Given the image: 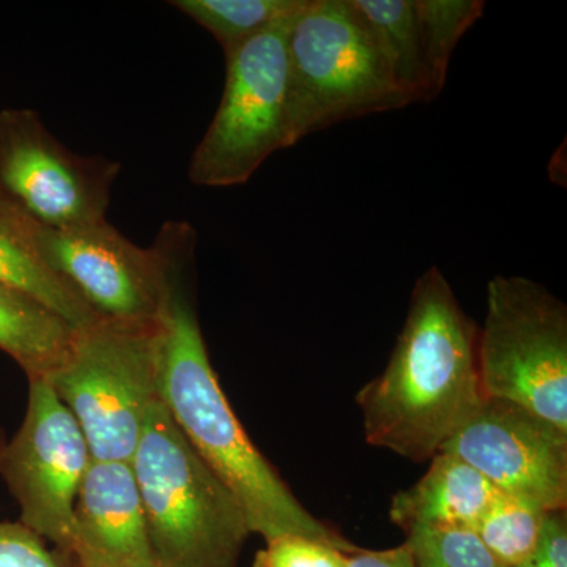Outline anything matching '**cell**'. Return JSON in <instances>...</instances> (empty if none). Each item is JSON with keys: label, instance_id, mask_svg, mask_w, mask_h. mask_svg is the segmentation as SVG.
I'll return each mask as SVG.
<instances>
[{"label": "cell", "instance_id": "cell-22", "mask_svg": "<svg viewBox=\"0 0 567 567\" xmlns=\"http://www.w3.org/2000/svg\"><path fill=\"white\" fill-rule=\"evenodd\" d=\"M347 555L308 537L281 536L265 543L252 567H347Z\"/></svg>", "mask_w": 567, "mask_h": 567}, {"label": "cell", "instance_id": "cell-20", "mask_svg": "<svg viewBox=\"0 0 567 567\" xmlns=\"http://www.w3.org/2000/svg\"><path fill=\"white\" fill-rule=\"evenodd\" d=\"M405 536L416 567H507L473 529L417 528Z\"/></svg>", "mask_w": 567, "mask_h": 567}, {"label": "cell", "instance_id": "cell-8", "mask_svg": "<svg viewBox=\"0 0 567 567\" xmlns=\"http://www.w3.org/2000/svg\"><path fill=\"white\" fill-rule=\"evenodd\" d=\"M121 163L66 148L29 107L0 110V197L48 229L102 223Z\"/></svg>", "mask_w": 567, "mask_h": 567}, {"label": "cell", "instance_id": "cell-14", "mask_svg": "<svg viewBox=\"0 0 567 567\" xmlns=\"http://www.w3.org/2000/svg\"><path fill=\"white\" fill-rule=\"evenodd\" d=\"M78 331L43 301L0 281V350L29 380L51 375L69 357Z\"/></svg>", "mask_w": 567, "mask_h": 567}, {"label": "cell", "instance_id": "cell-24", "mask_svg": "<svg viewBox=\"0 0 567 567\" xmlns=\"http://www.w3.org/2000/svg\"><path fill=\"white\" fill-rule=\"evenodd\" d=\"M347 567H416L412 548L404 543L386 550L358 548L347 555Z\"/></svg>", "mask_w": 567, "mask_h": 567}, {"label": "cell", "instance_id": "cell-23", "mask_svg": "<svg viewBox=\"0 0 567 567\" xmlns=\"http://www.w3.org/2000/svg\"><path fill=\"white\" fill-rule=\"evenodd\" d=\"M518 567H567L566 509L548 513L536 554Z\"/></svg>", "mask_w": 567, "mask_h": 567}, {"label": "cell", "instance_id": "cell-17", "mask_svg": "<svg viewBox=\"0 0 567 567\" xmlns=\"http://www.w3.org/2000/svg\"><path fill=\"white\" fill-rule=\"evenodd\" d=\"M305 0H173L169 6L212 33L229 58L276 22L297 13Z\"/></svg>", "mask_w": 567, "mask_h": 567}, {"label": "cell", "instance_id": "cell-19", "mask_svg": "<svg viewBox=\"0 0 567 567\" xmlns=\"http://www.w3.org/2000/svg\"><path fill=\"white\" fill-rule=\"evenodd\" d=\"M425 69L435 99L445 87L451 55L486 10L483 0H415Z\"/></svg>", "mask_w": 567, "mask_h": 567}, {"label": "cell", "instance_id": "cell-15", "mask_svg": "<svg viewBox=\"0 0 567 567\" xmlns=\"http://www.w3.org/2000/svg\"><path fill=\"white\" fill-rule=\"evenodd\" d=\"M35 227L0 197V281L31 293L78 330L99 322L91 308L41 262Z\"/></svg>", "mask_w": 567, "mask_h": 567}, {"label": "cell", "instance_id": "cell-10", "mask_svg": "<svg viewBox=\"0 0 567 567\" xmlns=\"http://www.w3.org/2000/svg\"><path fill=\"white\" fill-rule=\"evenodd\" d=\"M37 254L100 320L156 322L166 276L153 246L141 248L107 219L85 226L35 227Z\"/></svg>", "mask_w": 567, "mask_h": 567}, {"label": "cell", "instance_id": "cell-16", "mask_svg": "<svg viewBox=\"0 0 567 567\" xmlns=\"http://www.w3.org/2000/svg\"><path fill=\"white\" fill-rule=\"evenodd\" d=\"M360 11L393 80L409 103L435 99L425 69L415 0H352Z\"/></svg>", "mask_w": 567, "mask_h": 567}, {"label": "cell", "instance_id": "cell-13", "mask_svg": "<svg viewBox=\"0 0 567 567\" xmlns=\"http://www.w3.org/2000/svg\"><path fill=\"white\" fill-rule=\"evenodd\" d=\"M473 466L439 451L425 475L391 499V522L404 533L417 528L475 529L498 496Z\"/></svg>", "mask_w": 567, "mask_h": 567}, {"label": "cell", "instance_id": "cell-11", "mask_svg": "<svg viewBox=\"0 0 567 567\" xmlns=\"http://www.w3.org/2000/svg\"><path fill=\"white\" fill-rule=\"evenodd\" d=\"M502 492L546 513L567 505V432L525 406L486 398L443 445Z\"/></svg>", "mask_w": 567, "mask_h": 567}, {"label": "cell", "instance_id": "cell-6", "mask_svg": "<svg viewBox=\"0 0 567 567\" xmlns=\"http://www.w3.org/2000/svg\"><path fill=\"white\" fill-rule=\"evenodd\" d=\"M486 398L525 406L567 432V308L543 284L495 276L480 330Z\"/></svg>", "mask_w": 567, "mask_h": 567}, {"label": "cell", "instance_id": "cell-7", "mask_svg": "<svg viewBox=\"0 0 567 567\" xmlns=\"http://www.w3.org/2000/svg\"><path fill=\"white\" fill-rule=\"evenodd\" d=\"M297 13L226 58L221 103L189 162L193 185H245L274 153L287 148V40Z\"/></svg>", "mask_w": 567, "mask_h": 567}, {"label": "cell", "instance_id": "cell-21", "mask_svg": "<svg viewBox=\"0 0 567 567\" xmlns=\"http://www.w3.org/2000/svg\"><path fill=\"white\" fill-rule=\"evenodd\" d=\"M6 431L0 427V454L6 446ZM0 567H80L76 558L24 527L21 522L0 520Z\"/></svg>", "mask_w": 567, "mask_h": 567}, {"label": "cell", "instance_id": "cell-5", "mask_svg": "<svg viewBox=\"0 0 567 567\" xmlns=\"http://www.w3.org/2000/svg\"><path fill=\"white\" fill-rule=\"evenodd\" d=\"M162 347L156 322L99 320L47 382L76 417L93 461L130 462L159 401Z\"/></svg>", "mask_w": 567, "mask_h": 567}, {"label": "cell", "instance_id": "cell-4", "mask_svg": "<svg viewBox=\"0 0 567 567\" xmlns=\"http://www.w3.org/2000/svg\"><path fill=\"white\" fill-rule=\"evenodd\" d=\"M406 104L352 0H306L287 40V148L338 123Z\"/></svg>", "mask_w": 567, "mask_h": 567}, {"label": "cell", "instance_id": "cell-18", "mask_svg": "<svg viewBox=\"0 0 567 567\" xmlns=\"http://www.w3.org/2000/svg\"><path fill=\"white\" fill-rule=\"evenodd\" d=\"M548 513L499 492L473 532L503 565L518 567L539 547Z\"/></svg>", "mask_w": 567, "mask_h": 567}, {"label": "cell", "instance_id": "cell-9", "mask_svg": "<svg viewBox=\"0 0 567 567\" xmlns=\"http://www.w3.org/2000/svg\"><path fill=\"white\" fill-rule=\"evenodd\" d=\"M92 461L76 417L50 383L29 380L28 409L0 454V477L20 505L21 524L70 555L74 505Z\"/></svg>", "mask_w": 567, "mask_h": 567}, {"label": "cell", "instance_id": "cell-12", "mask_svg": "<svg viewBox=\"0 0 567 567\" xmlns=\"http://www.w3.org/2000/svg\"><path fill=\"white\" fill-rule=\"evenodd\" d=\"M70 551L80 567H155L130 462L92 461L74 505Z\"/></svg>", "mask_w": 567, "mask_h": 567}, {"label": "cell", "instance_id": "cell-3", "mask_svg": "<svg viewBox=\"0 0 567 567\" xmlns=\"http://www.w3.org/2000/svg\"><path fill=\"white\" fill-rule=\"evenodd\" d=\"M155 567H237L252 535L244 507L205 465L162 399L132 461Z\"/></svg>", "mask_w": 567, "mask_h": 567}, {"label": "cell", "instance_id": "cell-1", "mask_svg": "<svg viewBox=\"0 0 567 567\" xmlns=\"http://www.w3.org/2000/svg\"><path fill=\"white\" fill-rule=\"evenodd\" d=\"M152 245L162 257L166 276L159 312V399L174 423L197 456L233 492L249 529L265 543L301 536L353 554L358 547L312 516L257 450L219 385L194 305L196 230L186 221H167Z\"/></svg>", "mask_w": 567, "mask_h": 567}, {"label": "cell", "instance_id": "cell-2", "mask_svg": "<svg viewBox=\"0 0 567 567\" xmlns=\"http://www.w3.org/2000/svg\"><path fill=\"white\" fill-rule=\"evenodd\" d=\"M480 327L439 267L420 276L382 374L357 394L364 439L409 461H431L483 404Z\"/></svg>", "mask_w": 567, "mask_h": 567}]
</instances>
